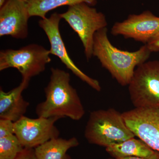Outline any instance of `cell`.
Listing matches in <instances>:
<instances>
[{
  "label": "cell",
  "mask_w": 159,
  "mask_h": 159,
  "mask_svg": "<svg viewBox=\"0 0 159 159\" xmlns=\"http://www.w3.org/2000/svg\"><path fill=\"white\" fill-rule=\"evenodd\" d=\"M70 75L58 68H51L50 81L45 88L46 99L39 103L35 111L38 116L44 118H69L75 121L85 114L76 89L70 83Z\"/></svg>",
  "instance_id": "6da1fadb"
},
{
  "label": "cell",
  "mask_w": 159,
  "mask_h": 159,
  "mask_svg": "<svg viewBox=\"0 0 159 159\" xmlns=\"http://www.w3.org/2000/svg\"><path fill=\"white\" fill-rule=\"evenodd\" d=\"M151 53L146 44L133 52L117 48L110 41L107 28L94 35L93 56L122 86L128 85L136 67L147 61Z\"/></svg>",
  "instance_id": "7a4b0ae2"
},
{
  "label": "cell",
  "mask_w": 159,
  "mask_h": 159,
  "mask_svg": "<svg viewBox=\"0 0 159 159\" xmlns=\"http://www.w3.org/2000/svg\"><path fill=\"white\" fill-rule=\"evenodd\" d=\"M84 136L89 143L106 148L135 136L125 124L122 113L110 108L91 113L86 125Z\"/></svg>",
  "instance_id": "3957f363"
},
{
  "label": "cell",
  "mask_w": 159,
  "mask_h": 159,
  "mask_svg": "<svg viewBox=\"0 0 159 159\" xmlns=\"http://www.w3.org/2000/svg\"><path fill=\"white\" fill-rule=\"evenodd\" d=\"M80 39L87 60L93 56L94 35L97 31L107 28V21L102 12L84 2L69 6L66 12L61 13Z\"/></svg>",
  "instance_id": "277c9868"
},
{
  "label": "cell",
  "mask_w": 159,
  "mask_h": 159,
  "mask_svg": "<svg viewBox=\"0 0 159 159\" xmlns=\"http://www.w3.org/2000/svg\"><path fill=\"white\" fill-rule=\"evenodd\" d=\"M50 50L36 44L20 48L6 49L0 52V71L13 68L21 74L22 79H31L45 70L51 61Z\"/></svg>",
  "instance_id": "5b68a950"
},
{
  "label": "cell",
  "mask_w": 159,
  "mask_h": 159,
  "mask_svg": "<svg viewBox=\"0 0 159 159\" xmlns=\"http://www.w3.org/2000/svg\"><path fill=\"white\" fill-rule=\"evenodd\" d=\"M128 90L135 108L159 107V60L146 61L137 67Z\"/></svg>",
  "instance_id": "8992f818"
},
{
  "label": "cell",
  "mask_w": 159,
  "mask_h": 159,
  "mask_svg": "<svg viewBox=\"0 0 159 159\" xmlns=\"http://www.w3.org/2000/svg\"><path fill=\"white\" fill-rule=\"evenodd\" d=\"M59 119L57 117L31 119L24 116L14 122V134L24 148H34L59 137V131L55 125Z\"/></svg>",
  "instance_id": "52a82bcc"
},
{
  "label": "cell",
  "mask_w": 159,
  "mask_h": 159,
  "mask_svg": "<svg viewBox=\"0 0 159 159\" xmlns=\"http://www.w3.org/2000/svg\"><path fill=\"white\" fill-rule=\"evenodd\" d=\"M61 19L60 13L54 12L50 17L41 19L39 22L40 27L45 32L50 42L51 48L49 50L51 54L58 57L67 68L70 70L83 81L95 90L99 92L101 87L99 81L82 72L75 64L68 54L60 32L59 23Z\"/></svg>",
  "instance_id": "ba28073f"
},
{
  "label": "cell",
  "mask_w": 159,
  "mask_h": 159,
  "mask_svg": "<svg viewBox=\"0 0 159 159\" xmlns=\"http://www.w3.org/2000/svg\"><path fill=\"white\" fill-rule=\"evenodd\" d=\"M122 116L135 137L159 152V107L135 108Z\"/></svg>",
  "instance_id": "9c48e42d"
},
{
  "label": "cell",
  "mask_w": 159,
  "mask_h": 159,
  "mask_svg": "<svg viewBox=\"0 0 159 159\" xmlns=\"http://www.w3.org/2000/svg\"><path fill=\"white\" fill-rule=\"evenodd\" d=\"M159 33V17L148 10L129 15L123 21L115 23L111 29L114 36L122 35L145 44Z\"/></svg>",
  "instance_id": "30bf717a"
},
{
  "label": "cell",
  "mask_w": 159,
  "mask_h": 159,
  "mask_svg": "<svg viewBox=\"0 0 159 159\" xmlns=\"http://www.w3.org/2000/svg\"><path fill=\"white\" fill-rule=\"evenodd\" d=\"M30 17L25 1L6 0L0 7V36L25 39L29 34Z\"/></svg>",
  "instance_id": "8fae6325"
},
{
  "label": "cell",
  "mask_w": 159,
  "mask_h": 159,
  "mask_svg": "<svg viewBox=\"0 0 159 159\" xmlns=\"http://www.w3.org/2000/svg\"><path fill=\"white\" fill-rule=\"evenodd\" d=\"M30 80L22 79L19 85L8 92L0 89V118L16 122L24 116L29 106L22 96Z\"/></svg>",
  "instance_id": "7c38bea8"
},
{
  "label": "cell",
  "mask_w": 159,
  "mask_h": 159,
  "mask_svg": "<svg viewBox=\"0 0 159 159\" xmlns=\"http://www.w3.org/2000/svg\"><path fill=\"white\" fill-rule=\"evenodd\" d=\"M79 144L75 137L69 139L54 138L34 148L35 155L37 159H72L67 152Z\"/></svg>",
  "instance_id": "4fadbf2b"
},
{
  "label": "cell",
  "mask_w": 159,
  "mask_h": 159,
  "mask_svg": "<svg viewBox=\"0 0 159 159\" xmlns=\"http://www.w3.org/2000/svg\"><path fill=\"white\" fill-rule=\"evenodd\" d=\"M106 150L115 159L132 157H149L156 151L141 139L135 138L110 145L106 148Z\"/></svg>",
  "instance_id": "5bb4252c"
},
{
  "label": "cell",
  "mask_w": 159,
  "mask_h": 159,
  "mask_svg": "<svg viewBox=\"0 0 159 159\" xmlns=\"http://www.w3.org/2000/svg\"><path fill=\"white\" fill-rule=\"evenodd\" d=\"M30 17H46L49 11L61 6H73L84 2L91 6L97 4V0H26Z\"/></svg>",
  "instance_id": "9a60e30c"
},
{
  "label": "cell",
  "mask_w": 159,
  "mask_h": 159,
  "mask_svg": "<svg viewBox=\"0 0 159 159\" xmlns=\"http://www.w3.org/2000/svg\"><path fill=\"white\" fill-rule=\"evenodd\" d=\"M24 149L15 134L0 138V159H15Z\"/></svg>",
  "instance_id": "2e32d148"
},
{
  "label": "cell",
  "mask_w": 159,
  "mask_h": 159,
  "mask_svg": "<svg viewBox=\"0 0 159 159\" xmlns=\"http://www.w3.org/2000/svg\"><path fill=\"white\" fill-rule=\"evenodd\" d=\"M14 134V122L6 119H0V138Z\"/></svg>",
  "instance_id": "e0dca14e"
},
{
  "label": "cell",
  "mask_w": 159,
  "mask_h": 159,
  "mask_svg": "<svg viewBox=\"0 0 159 159\" xmlns=\"http://www.w3.org/2000/svg\"><path fill=\"white\" fill-rule=\"evenodd\" d=\"M15 159H37L34 148H24Z\"/></svg>",
  "instance_id": "ac0fdd59"
},
{
  "label": "cell",
  "mask_w": 159,
  "mask_h": 159,
  "mask_svg": "<svg viewBox=\"0 0 159 159\" xmlns=\"http://www.w3.org/2000/svg\"><path fill=\"white\" fill-rule=\"evenodd\" d=\"M146 45L152 53L159 52V33L152 38Z\"/></svg>",
  "instance_id": "d6986e66"
},
{
  "label": "cell",
  "mask_w": 159,
  "mask_h": 159,
  "mask_svg": "<svg viewBox=\"0 0 159 159\" xmlns=\"http://www.w3.org/2000/svg\"><path fill=\"white\" fill-rule=\"evenodd\" d=\"M116 159H159V152L156 151L155 153L153 155L149 157H126Z\"/></svg>",
  "instance_id": "ffe728a7"
},
{
  "label": "cell",
  "mask_w": 159,
  "mask_h": 159,
  "mask_svg": "<svg viewBox=\"0 0 159 159\" xmlns=\"http://www.w3.org/2000/svg\"><path fill=\"white\" fill-rule=\"evenodd\" d=\"M6 0H0V7L3 6V4L5 3Z\"/></svg>",
  "instance_id": "44dd1931"
},
{
  "label": "cell",
  "mask_w": 159,
  "mask_h": 159,
  "mask_svg": "<svg viewBox=\"0 0 159 159\" xmlns=\"http://www.w3.org/2000/svg\"><path fill=\"white\" fill-rule=\"evenodd\" d=\"M23 1H26V0H23Z\"/></svg>",
  "instance_id": "7402d4cb"
},
{
  "label": "cell",
  "mask_w": 159,
  "mask_h": 159,
  "mask_svg": "<svg viewBox=\"0 0 159 159\" xmlns=\"http://www.w3.org/2000/svg\"></svg>",
  "instance_id": "603a6c76"
}]
</instances>
